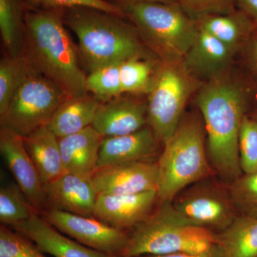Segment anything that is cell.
<instances>
[{
  "label": "cell",
  "mask_w": 257,
  "mask_h": 257,
  "mask_svg": "<svg viewBox=\"0 0 257 257\" xmlns=\"http://www.w3.org/2000/svg\"><path fill=\"white\" fill-rule=\"evenodd\" d=\"M195 98L206 134L211 167L225 182L242 175L239 136L248 109V92L242 83L226 71L202 83Z\"/></svg>",
  "instance_id": "1"
},
{
  "label": "cell",
  "mask_w": 257,
  "mask_h": 257,
  "mask_svg": "<svg viewBox=\"0 0 257 257\" xmlns=\"http://www.w3.org/2000/svg\"><path fill=\"white\" fill-rule=\"evenodd\" d=\"M65 27L62 12L25 9L21 57L69 97L87 96L78 48Z\"/></svg>",
  "instance_id": "2"
},
{
  "label": "cell",
  "mask_w": 257,
  "mask_h": 257,
  "mask_svg": "<svg viewBox=\"0 0 257 257\" xmlns=\"http://www.w3.org/2000/svg\"><path fill=\"white\" fill-rule=\"evenodd\" d=\"M63 20L78 39L81 61L89 72L146 55L145 43L137 28L118 15L77 8L64 11Z\"/></svg>",
  "instance_id": "3"
},
{
  "label": "cell",
  "mask_w": 257,
  "mask_h": 257,
  "mask_svg": "<svg viewBox=\"0 0 257 257\" xmlns=\"http://www.w3.org/2000/svg\"><path fill=\"white\" fill-rule=\"evenodd\" d=\"M163 145L157 161L160 172L158 202L173 200L184 189L214 172L208 158L202 115L184 114L175 133Z\"/></svg>",
  "instance_id": "4"
},
{
  "label": "cell",
  "mask_w": 257,
  "mask_h": 257,
  "mask_svg": "<svg viewBox=\"0 0 257 257\" xmlns=\"http://www.w3.org/2000/svg\"><path fill=\"white\" fill-rule=\"evenodd\" d=\"M216 243L217 234L184 220L168 201L159 202L150 215L134 227L120 257L202 253Z\"/></svg>",
  "instance_id": "5"
},
{
  "label": "cell",
  "mask_w": 257,
  "mask_h": 257,
  "mask_svg": "<svg viewBox=\"0 0 257 257\" xmlns=\"http://www.w3.org/2000/svg\"><path fill=\"white\" fill-rule=\"evenodd\" d=\"M145 45L161 61H182L197 37L195 19L177 3L120 5Z\"/></svg>",
  "instance_id": "6"
},
{
  "label": "cell",
  "mask_w": 257,
  "mask_h": 257,
  "mask_svg": "<svg viewBox=\"0 0 257 257\" xmlns=\"http://www.w3.org/2000/svg\"><path fill=\"white\" fill-rule=\"evenodd\" d=\"M182 61H161L148 93V124L161 143L175 133L185 113L187 101L202 85Z\"/></svg>",
  "instance_id": "7"
},
{
  "label": "cell",
  "mask_w": 257,
  "mask_h": 257,
  "mask_svg": "<svg viewBox=\"0 0 257 257\" xmlns=\"http://www.w3.org/2000/svg\"><path fill=\"white\" fill-rule=\"evenodd\" d=\"M25 63L21 81L8 109L0 116L1 126L11 128L23 137L47 126L56 109L69 97L57 84L25 61Z\"/></svg>",
  "instance_id": "8"
},
{
  "label": "cell",
  "mask_w": 257,
  "mask_h": 257,
  "mask_svg": "<svg viewBox=\"0 0 257 257\" xmlns=\"http://www.w3.org/2000/svg\"><path fill=\"white\" fill-rule=\"evenodd\" d=\"M171 202L184 220L213 231L221 232L238 215L229 188L205 179L184 189Z\"/></svg>",
  "instance_id": "9"
},
{
  "label": "cell",
  "mask_w": 257,
  "mask_h": 257,
  "mask_svg": "<svg viewBox=\"0 0 257 257\" xmlns=\"http://www.w3.org/2000/svg\"><path fill=\"white\" fill-rule=\"evenodd\" d=\"M42 216L60 232L97 251L120 257L128 240L125 230L118 229L96 218L47 209Z\"/></svg>",
  "instance_id": "10"
},
{
  "label": "cell",
  "mask_w": 257,
  "mask_h": 257,
  "mask_svg": "<svg viewBox=\"0 0 257 257\" xmlns=\"http://www.w3.org/2000/svg\"><path fill=\"white\" fill-rule=\"evenodd\" d=\"M91 179L98 194H135L158 191L160 172L157 162L139 161L96 169Z\"/></svg>",
  "instance_id": "11"
},
{
  "label": "cell",
  "mask_w": 257,
  "mask_h": 257,
  "mask_svg": "<svg viewBox=\"0 0 257 257\" xmlns=\"http://www.w3.org/2000/svg\"><path fill=\"white\" fill-rule=\"evenodd\" d=\"M0 152L17 184L39 214L47 209L44 184L32 161L24 138L5 126L0 130Z\"/></svg>",
  "instance_id": "12"
},
{
  "label": "cell",
  "mask_w": 257,
  "mask_h": 257,
  "mask_svg": "<svg viewBox=\"0 0 257 257\" xmlns=\"http://www.w3.org/2000/svg\"><path fill=\"white\" fill-rule=\"evenodd\" d=\"M158 202L157 191L135 194H98L93 216L125 230L145 220Z\"/></svg>",
  "instance_id": "13"
},
{
  "label": "cell",
  "mask_w": 257,
  "mask_h": 257,
  "mask_svg": "<svg viewBox=\"0 0 257 257\" xmlns=\"http://www.w3.org/2000/svg\"><path fill=\"white\" fill-rule=\"evenodd\" d=\"M47 209H55L94 217L98 193L92 179L66 172L44 185Z\"/></svg>",
  "instance_id": "14"
},
{
  "label": "cell",
  "mask_w": 257,
  "mask_h": 257,
  "mask_svg": "<svg viewBox=\"0 0 257 257\" xmlns=\"http://www.w3.org/2000/svg\"><path fill=\"white\" fill-rule=\"evenodd\" d=\"M146 124L147 103L119 96L101 103L91 126L103 138H109L135 133Z\"/></svg>",
  "instance_id": "15"
},
{
  "label": "cell",
  "mask_w": 257,
  "mask_h": 257,
  "mask_svg": "<svg viewBox=\"0 0 257 257\" xmlns=\"http://www.w3.org/2000/svg\"><path fill=\"white\" fill-rule=\"evenodd\" d=\"M13 227L52 257H119L88 247L71 239L56 229L38 213Z\"/></svg>",
  "instance_id": "16"
},
{
  "label": "cell",
  "mask_w": 257,
  "mask_h": 257,
  "mask_svg": "<svg viewBox=\"0 0 257 257\" xmlns=\"http://www.w3.org/2000/svg\"><path fill=\"white\" fill-rule=\"evenodd\" d=\"M198 29L183 64L193 77L207 81L229 70L236 52L209 32Z\"/></svg>",
  "instance_id": "17"
},
{
  "label": "cell",
  "mask_w": 257,
  "mask_h": 257,
  "mask_svg": "<svg viewBox=\"0 0 257 257\" xmlns=\"http://www.w3.org/2000/svg\"><path fill=\"white\" fill-rule=\"evenodd\" d=\"M158 139L150 126L135 133L103 138L97 169L139 161L151 160L158 148Z\"/></svg>",
  "instance_id": "18"
},
{
  "label": "cell",
  "mask_w": 257,
  "mask_h": 257,
  "mask_svg": "<svg viewBox=\"0 0 257 257\" xmlns=\"http://www.w3.org/2000/svg\"><path fill=\"white\" fill-rule=\"evenodd\" d=\"M103 138L92 126L79 133L59 138L65 172L92 178L97 169Z\"/></svg>",
  "instance_id": "19"
},
{
  "label": "cell",
  "mask_w": 257,
  "mask_h": 257,
  "mask_svg": "<svg viewBox=\"0 0 257 257\" xmlns=\"http://www.w3.org/2000/svg\"><path fill=\"white\" fill-rule=\"evenodd\" d=\"M23 138L44 185L66 173L59 138L47 126L35 130Z\"/></svg>",
  "instance_id": "20"
},
{
  "label": "cell",
  "mask_w": 257,
  "mask_h": 257,
  "mask_svg": "<svg viewBox=\"0 0 257 257\" xmlns=\"http://www.w3.org/2000/svg\"><path fill=\"white\" fill-rule=\"evenodd\" d=\"M198 28L209 32L235 52L243 50L256 25L239 9L229 14L202 15L195 18Z\"/></svg>",
  "instance_id": "21"
},
{
  "label": "cell",
  "mask_w": 257,
  "mask_h": 257,
  "mask_svg": "<svg viewBox=\"0 0 257 257\" xmlns=\"http://www.w3.org/2000/svg\"><path fill=\"white\" fill-rule=\"evenodd\" d=\"M101 101L96 96L68 97L56 109L47 126L58 138L79 133L92 125Z\"/></svg>",
  "instance_id": "22"
},
{
  "label": "cell",
  "mask_w": 257,
  "mask_h": 257,
  "mask_svg": "<svg viewBox=\"0 0 257 257\" xmlns=\"http://www.w3.org/2000/svg\"><path fill=\"white\" fill-rule=\"evenodd\" d=\"M223 257H257V217L238 214L219 234Z\"/></svg>",
  "instance_id": "23"
},
{
  "label": "cell",
  "mask_w": 257,
  "mask_h": 257,
  "mask_svg": "<svg viewBox=\"0 0 257 257\" xmlns=\"http://www.w3.org/2000/svg\"><path fill=\"white\" fill-rule=\"evenodd\" d=\"M23 0H0V33L8 55L21 57L25 13Z\"/></svg>",
  "instance_id": "24"
},
{
  "label": "cell",
  "mask_w": 257,
  "mask_h": 257,
  "mask_svg": "<svg viewBox=\"0 0 257 257\" xmlns=\"http://www.w3.org/2000/svg\"><path fill=\"white\" fill-rule=\"evenodd\" d=\"M138 56L123 61L120 64V81L122 93L143 94L150 92L153 84L156 69L153 64Z\"/></svg>",
  "instance_id": "25"
},
{
  "label": "cell",
  "mask_w": 257,
  "mask_h": 257,
  "mask_svg": "<svg viewBox=\"0 0 257 257\" xmlns=\"http://www.w3.org/2000/svg\"><path fill=\"white\" fill-rule=\"evenodd\" d=\"M35 213L38 212L32 207L18 184H10L1 187L0 221L2 224L15 226L28 220Z\"/></svg>",
  "instance_id": "26"
},
{
  "label": "cell",
  "mask_w": 257,
  "mask_h": 257,
  "mask_svg": "<svg viewBox=\"0 0 257 257\" xmlns=\"http://www.w3.org/2000/svg\"><path fill=\"white\" fill-rule=\"evenodd\" d=\"M120 64H109L89 72L86 78L87 92L103 102L123 94L120 81Z\"/></svg>",
  "instance_id": "27"
},
{
  "label": "cell",
  "mask_w": 257,
  "mask_h": 257,
  "mask_svg": "<svg viewBox=\"0 0 257 257\" xmlns=\"http://www.w3.org/2000/svg\"><path fill=\"white\" fill-rule=\"evenodd\" d=\"M229 191L238 214L257 217V171L242 174L230 183Z\"/></svg>",
  "instance_id": "28"
},
{
  "label": "cell",
  "mask_w": 257,
  "mask_h": 257,
  "mask_svg": "<svg viewBox=\"0 0 257 257\" xmlns=\"http://www.w3.org/2000/svg\"><path fill=\"white\" fill-rule=\"evenodd\" d=\"M25 66L22 57L8 55L0 62V116H3L9 106L23 77Z\"/></svg>",
  "instance_id": "29"
},
{
  "label": "cell",
  "mask_w": 257,
  "mask_h": 257,
  "mask_svg": "<svg viewBox=\"0 0 257 257\" xmlns=\"http://www.w3.org/2000/svg\"><path fill=\"white\" fill-rule=\"evenodd\" d=\"M33 9L45 11L62 12L77 8H91L100 10L118 16H126L120 5H114L106 0H23Z\"/></svg>",
  "instance_id": "30"
},
{
  "label": "cell",
  "mask_w": 257,
  "mask_h": 257,
  "mask_svg": "<svg viewBox=\"0 0 257 257\" xmlns=\"http://www.w3.org/2000/svg\"><path fill=\"white\" fill-rule=\"evenodd\" d=\"M33 241L5 225L0 226V257H50Z\"/></svg>",
  "instance_id": "31"
},
{
  "label": "cell",
  "mask_w": 257,
  "mask_h": 257,
  "mask_svg": "<svg viewBox=\"0 0 257 257\" xmlns=\"http://www.w3.org/2000/svg\"><path fill=\"white\" fill-rule=\"evenodd\" d=\"M240 165L243 174L257 170V120L246 114L241 123L239 136Z\"/></svg>",
  "instance_id": "32"
},
{
  "label": "cell",
  "mask_w": 257,
  "mask_h": 257,
  "mask_svg": "<svg viewBox=\"0 0 257 257\" xmlns=\"http://www.w3.org/2000/svg\"><path fill=\"white\" fill-rule=\"evenodd\" d=\"M178 3L194 19L205 15L229 14L237 9L235 0H178Z\"/></svg>",
  "instance_id": "33"
},
{
  "label": "cell",
  "mask_w": 257,
  "mask_h": 257,
  "mask_svg": "<svg viewBox=\"0 0 257 257\" xmlns=\"http://www.w3.org/2000/svg\"><path fill=\"white\" fill-rule=\"evenodd\" d=\"M243 50L246 51L248 64L257 73V28L251 33Z\"/></svg>",
  "instance_id": "34"
},
{
  "label": "cell",
  "mask_w": 257,
  "mask_h": 257,
  "mask_svg": "<svg viewBox=\"0 0 257 257\" xmlns=\"http://www.w3.org/2000/svg\"><path fill=\"white\" fill-rule=\"evenodd\" d=\"M140 257H223L220 246L216 243L213 247L202 253H177L167 255H149Z\"/></svg>",
  "instance_id": "35"
},
{
  "label": "cell",
  "mask_w": 257,
  "mask_h": 257,
  "mask_svg": "<svg viewBox=\"0 0 257 257\" xmlns=\"http://www.w3.org/2000/svg\"><path fill=\"white\" fill-rule=\"evenodd\" d=\"M236 8L252 20L257 28V0H235Z\"/></svg>",
  "instance_id": "36"
},
{
  "label": "cell",
  "mask_w": 257,
  "mask_h": 257,
  "mask_svg": "<svg viewBox=\"0 0 257 257\" xmlns=\"http://www.w3.org/2000/svg\"><path fill=\"white\" fill-rule=\"evenodd\" d=\"M121 5L133 4V3H177L178 0H119Z\"/></svg>",
  "instance_id": "37"
},
{
  "label": "cell",
  "mask_w": 257,
  "mask_h": 257,
  "mask_svg": "<svg viewBox=\"0 0 257 257\" xmlns=\"http://www.w3.org/2000/svg\"><path fill=\"white\" fill-rule=\"evenodd\" d=\"M250 116L253 118V119L257 120V106L256 108H255L254 110L253 111V112L250 114Z\"/></svg>",
  "instance_id": "38"
},
{
  "label": "cell",
  "mask_w": 257,
  "mask_h": 257,
  "mask_svg": "<svg viewBox=\"0 0 257 257\" xmlns=\"http://www.w3.org/2000/svg\"><path fill=\"white\" fill-rule=\"evenodd\" d=\"M256 171H257V170H256Z\"/></svg>",
  "instance_id": "39"
}]
</instances>
